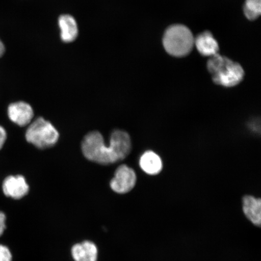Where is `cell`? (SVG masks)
<instances>
[{
	"mask_svg": "<svg viewBox=\"0 0 261 261\" xmlns=\"http://www.w3.org/2000/svg\"><path fill=\"white\" fill-rule=\"evenodd\" d=\"M8 113L11 121L20 126L30 124L34 116L32 107L24 102L11 103L8 107Z\"/></svg>",
	"mask_w": 261,
	"mask_h": 261,
	"instance_id": "cell-7",
	"label": "cell"
},
{
	"mask_svg": "<svg viewBox=\"0 0 261 261\" xmlns=\"http://www.w3.org/2000/svg\"><path fill=\"white\" fill-rule=\"evenodd\" d=\"M6 139H7V133H6L5 129L0 126V150L4 146Z\"/></svg>",
	"mask_w": 261,
	"mask_h": 261,
	"instance_id": "cell-16",
	"label": "cell"
},
{
	"mask_svg": "<svg viewBox=\"0 0 261 261\" xmlns=\"http://www.w3.org/2000/svg\"><path fill=\"white\" fill-rule=\"evenodd\" d=\"M70 253L74 261H97L99 257L97 245L90 240L74 244Z\"/></svg>",
	"mask_w": 261,
	"mask_h": 261,
	"instance_id": "cell-8",
	"label": "cell"
},
{
	"mask_svg": "<svg viewBox=\"0 0 261 261\" xmlns=\"http://www.w3.org/2000/svg\"><path fill=\"white\" fill-rule=\"evenodd\" d=\"M5 46L3 42L0 40V57H2L4 55L5 52Z\"/></svg>",
	"mask_w": 261,
	"mask_h": 261,
	"instance_id": "cell-17",
	"label": "cell"
},
{
	"mask_svg": "<svg viewBox=\"0 0 261 261\" xmlns=\"http://www.w3.org/2000/svg\"><path fill=\"white\" fill-rule=\"evenodd\" d=\"M243 210L247 219L254 226L261 224V201L259 198L252 195H245L243 198Z\"/></svg>",
	"mask_w": 261,
	"mask_h": 261,
	"instance_id": "cell-11",
	"label": "cell"
},
{
	"mask_svg": "<svg viewBox=\"0 0 261 261\" xmlns=\"http://www.w3.org/2000/svg\"><path fill=\"white\" fill-rule=\"evenodd\" d=\"M137 175L132 168L126 165L119 166L110 181L111 189L117 194L128 193L135 187Z\"/></svg>",
	"mask_w": 261,
	"mask_h": 261,
	"instance_id": "cell-5",
	"label": "cell"
},
{
	"mask_svg": "<svg viewBox=\"0 0 261 261\" xmlns=\"http://www.w3.org/2000/svg\"><path fill=\"white\" fill-rule=\"evenodd\" d=\"M58 24L60 31V38L64 43H71L76 40L79 35V28L74 16L63 14L59 16Z\"/></svg>",
	"mask_w": 261,
	"mask_h": 261,
	"instance_id": "cell-9",
	"label": "cell"
},
{
	"mask_svg": "<svg viewBox=\"0 0 261 261\" xmlns=\"http://www.w3.org/2000/svg\"><path fill=\"white\" fill-rule=\"evenodd\" d=\"M194 45L201 55L212 57L218 54L219 45L210 32L205 31L199 34L194 39Z\"/></svg>",
	"mask_w": 261,
	"mask_h": 261,
	"instance_id": "cell-10",
	"label": "cell"
},
{
	"mask_svg": "<svg viewBox=\"0 0 261 261\" xmlns=\"http://www.w3.org/2000/svg\"><path fill=\"white\" fill-rule=\"evenodd\" d=\"M243 9L248 19L255 20L261 14V0H246Z\"/></svg>",
	"mask_w": 261,
	"mask_h": 261,
	"instance_id": "cell-13",
	"label": "cell"
},
{
	"mask_svg": "<svg viewBox=\"0 0 261 261\" xmlns=\"http://www.w3.org/2000/svg\"><path fill=\"white\" fill-rule=\"evenodd\" d=\"M132 140L124 130H116L110 137V145L106 146L99 132H90L84 137L82 151L89 161L98 164H113L125 159L132 151Z\"/></svg>",
	"mask_w": 261,
	"mask_h": 261,
	"instance_id": "cell-1",
	"label": "cell"
},
{
	"mask_svg": "<svg viewBox=\"0 0 261 261\" xmlns=\"http://www.w3.org/2000/svg\"><path fill=\"white\" fill-rule=\"evenodd\" d=\"M6 215L4 212L0 211V237L3 236V234L5 232L6 229Z\"/></svg>",
	"mask_w": 261,
	"mask_h": 261,
	"instance_id": "cell-15",
	"label": "cell"
},
{
	"mask_svg": "<svg viewBox=\"0 0 261 261\" xmlns=\"http://www.w3.org/2000/svg\"><path fill=\"white\" fill-rule=\"evenodd\" d=\"M13 255L11 250L5 245L0 244V261H12Z\"/></svg>",
	"mask_w": 261,
	"mask_h": 261,
	"instance_id": "cell-14",
	"label": "cell"
},
{
	"mask_svg": "<svg viewBox=\"0 0 261 261\" xmlns=\"http://www.w3.org/2000/svg\"><path fill=\"white\" fill-rule=\"evenodd\" d=\"M163 45L168 54L175 57H184L193 48L194 38L187 26L172 25L166 29L163 35Z\"/></svg>",
	"mask_w": 261,
	"mask_h": 261,
	"instance_id": "cell-3",
	"label": "cell"
},
{
	"mask_svg": "<svg viewBox=\"0 0 261 261\" xmlns=\"http://www.w3.org/2000/svg\"><path fill=\"white\" fill-rule=\"evenodd\" d=\"M59 136L54 126L42 117H39L31 123L25 133L26 140L40 149L54 146L58 142Z\"/></svg>",
	"mask_w": 261,
	"mask_h": 261,
	"instance_id": "cell-4",
	"label": "cell"
},
{
	"mask_svg": "<svg viewBox=\"0 0 261 261\" xmlns=\"http://www.w3.org/2000/svg\"><path fill=\"white\" fill-rule=\"evenodd\" d=\"M3 193L14 200H20L29 194V186L22 175H10L2 186Z\"/></svg>",
	"mask_w": 261,
	"mask_h": 261,
	"instance_id": "cell-6",
	"label": "cell"
},
{
	"mask_svg": "<svg viewBox=\"0 0 261 261\" xmlns=\"http://www.w3.org/2000/svg\"><path fill=\"white\" fill-rule=\"evenodd\" d=\"M214 83L226 88L234 87L243 81L245 72L241 65L226 57L217 54L207 63Z\"/></svg>",
	"mask_w": 261,
	"mask_h": 261,
	"instance_id": "cell-2",
	"label": "cell"
},
{
	"mask_svg": "<svg viewBox=\"0 0 261 261\" xmlns=\"http://www.w3.org/2000/svg\"><path fill=\"white\" fill-rule=\"evenodd\" d=\"M139 165L143 172L150 175L160 174L163 169V162L161 156L151 150L145 152L140 156Z\"/></svg>",
	"mask_w": 261,
	"mask_h": 261,
	"instance_id": "cell-12",
	"label": "cell"
}]
</instances>
